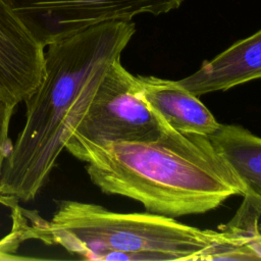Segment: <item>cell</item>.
Returning <instances> with one entry per match:
<instances>
[{"label": "cell", "mask_w": 261, "mask_h": 261, "mask_svg": "<svg viewBox=\"0 0 261 261\" xmlns=\"http://www.w3.org/2000/svg\"><path fill=\"white\" fill-rule=\"evenodd\" d=\"M135 33L134 21L111 20L47 46L44 76L24 100L25 122L3 165L0 200L27 202L37 196L69 132Z\"/></svg>", "instance_id": "6da1fadb"}, {"label": "cell", "mask_w": 261, "mask_h": 261, "mask_svg": "<svg viewBox=\"0 0 261 261\" xmlns=\"http://www.w3.org/2000/svg\"><path fill=\"white\" fill-rule=\"evenodd\" d=\"M87 163L90 179L103 193L136 200L147 212L172 218L208 212L244 194L208 137L168 126L153 141L112 143Z\"/></svg>", "instance_id": "7a4b0ae2"}, {"label": "cell", "mask_w": 261, "mask_h": 261, "mask_svg": "<svg viewBox=\"0 0 261 261\" xmlns=\"http://www.w3.org/2000/svg\"><path fill=\"white\" fill-rule=\"evenodd\" d=\"M27 239L104 261H199L230 238L227 229H201L154 213H122L100 205L63 201L50 221L23 223Z\"/></svg>", "instance_id": "3957f363"}, {"label": "cell", "mask_w": 261, "mask_h": 261, "mask_svg": "<svg viewBox=\"0 0 261 261\" xmlns=\"http://www.w3.org/2000/svg\"><path fill=\"white\" fill-rule=\"evenodd\" d=\"M167 125L141 97L136 76L120 58L108 68L65 142L75 158L91 156L116 142H146L157 139Z\"/></svg>", "instance_id": "277c9868"}, {"label": "cell", "mask_w": 261, "mask_h": 261, "mask_svg": "<svg viewBox=\"0 0 261 261\" xmlns=\"http://www.w3.org/2000/svg\"><path fill=\"white\" fill-rule=\"evenodd\" d=\"M44 48L92 25L132 20L139 14L160 15L184 0H4Z\"/></svg>", "instance_id": "5b68a950"}, {"label": "cell", "mask_w": 261, "mask_h": 261, "mask_svg": "<svg viewBox=\"0 0 261 261\" xmlns=\"http://www.w3.org/2000/svg\"><path fill=\"white\" fill-rule=\"evenodd\" d=\"M4 0H0V96L17 105L38 88L45 51Z\"/></svg>", "instance_id": "8992f818"}, {"label": "cell", "mask_w": 261, "mask_h": 261, "mask_svg": "<svg viewBox=\"0 0 261 261\" xmlns=\"http://www.w3.org/2000/svg\"><path fill=\"white\" fill-rule=\"evenodd\" d=\"M136 82L141 97L168 127L206 137L219 128L211 111L178 81L137 75Z\"/></svg>", "instance_id": "52a82bcc"}, {"label": "cell", "mask_w": 261, "mask_h": 261, "mask_svg": "<svg viewBox=\"0 0 261 261\" xmlns=\"http://www.w3.org/2000/svg\"><path fill=\"white\" fill-rule=\"evenodd\" d=\"M258 79H261V30L203 61L197 71L178 83L200 97Z\"/></svg>", "instance_id": "ba28073f"}, {"label": "cell", "mask_w": 261, "mask_h": 261, "mask_svg": "<svg viewBox=\"0 0 261 261\" xmlns=\"http://www.w3.org/2000/svg\"><path fill=\"white\" fill-rule=\"evenodd\" d=\"M244 187V202L261 214V138L236 124L208 137Z\"/></svg>", "instance_id": "9c48e42d"}, {"label": "cell", "mask_w": 261, "mask_h": 261, "mask_svg": "<svg viewBox=\"0 0 261 261\" xmlns=\"http://www.w3.org/2000/svg\"><path fill=\"white\" fill-rule=\"evenodd\" d=\"M15 107V105L9 103L0 96V198L2 197L1 173L4 162L12 147V143L9 139V125Z\"/></svg>", "instance_id": "30bf717a"}, {"label": "cell", "mask_w": 261, "mask_h": 261, "mask_svg": "<svg viewBox=\"0 0 261 261\" xmlns=\"http://www.w3.org/2000/svg\"><path fill=\"white\" fill-rule=\"evenodd\" d=\"M259 230H260V232H261V225L259 226Z\"/></svg>", "instance_id": "8fae6325"}]
</instances>
